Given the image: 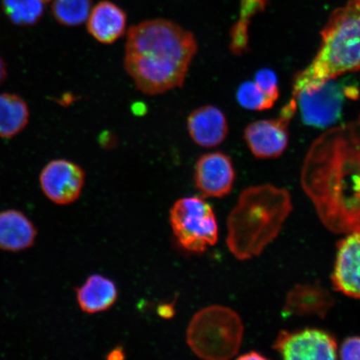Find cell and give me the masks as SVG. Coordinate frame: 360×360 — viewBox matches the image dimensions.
Wrapping results in <instances>:
<instances>
[{"label":"cell","mask_w":360,"mask_h":360,"mask_svg":"<svg viewBox=\"0 0 360 360\" xmlns=\"http://www.w3.org/2000/svg\"><path fill=\"white\" fill-rule=\"evenodd\" d=\"M331 292L319 282L296 283L288 292L282 309L283 316H316L325 319L334 307Z\"/></svg>","instance_id":"4fadbf2b"},{"label":"cell","mask_w":360,"mask_h":360,"mask_svg":"<svg viewBox=\"0 0 360 360\" xmlns=\"http://www.w3.org/2000/svg\"><path fill=\"white\" fill-rule=\"evenodd\" d=\"M273 349L286 360L337 359L335 338L325 330L307 328L297 331L281 330Z\"/></svg>","instance_id":"9c48e42d"},{"label":"cell","mask_w":360,"mask_h":360,"mask_svg":"<svg viewBox=\"0 0 360 360\" xmlns=\"http://www.w3.org/2000/svg\"><path fill=\"white\" fill-rule=\"evenodd\" d=\"M236 98L244 109L254 111L269 110L276 102L264 94L255 81H246L241 84L237 90Z\"/></svg>","instance_id":"7402d4cb"},{"label":"cell","mask_w":360,"mask_h":360,"mask_svg":"<svg viewBox=\"0 0 360 360\" xmlns=\"http://www.w3.org/2000/svg\"><path fill=\"white\" fill-rule=\"evenodd\" d=\"M124 358L123 349L121 348H116L112 349L108 356L109 359H122Z\"/></svg>","instance_id":"83f0119b"},{"label":"cell","mask_w":360,"mask_h":360,"mask_svg":"<svg viewBox=\"0 0 360 360\" xmlns=\"http://www.w3.org/2000/svg\"><path fill=\"white\" fill-rule=\"evenodd\" d=\"M321 35L316 56L295 75L292 94L360 70V0H349L333 12Z\"/></svg>","instance_id":"277c9868"},{"label":"cell","mask_w":360,"mask_h":360,"mask_svg":"<svg viewBox=\"0 0 360 360\" xmlns=\"http://www.w3.org/2000/svg\"><path fill=\"white\" fill-rule=\"evenodd\" d=\"M292 210L286 188L270 184L245 188L228 216L229 250L241 261L257 257L280 235Z\"/></svg>","instance_id":"3957f363"},{"label":"cell","mask_w":360,"mask_h":360,"mask_svg":"<svg viewBox=\"0 0 360 360\" xmlns=\"http://www.w3.org/2000/svg\"><path fill=\"white\" fill-rule=\"evenodd\" d=\"M84 170L66 160L49 162L39 175V184L47 199L58 205L73 204L82 193Z\"/></svg>","instance_id":"30bf717a"},{"label":"cell","mask_w":360,"mask_h":360,"mask_svg":"<svg viewBox=\"0 0 360 360\" xmlns=\"http://www.w3.org/2000/svg\"><path fill=\"white\" fill-rule=\"evenodd\" d=\"M338 354H340L341 359L360 360V337L353 336L345 339Z\"/></svg>","instance_id":"cb8c5ba5"},{"label":"cell","mask_w":360,"mask_h":360,"mask_svg":"<svg viewBox=\"0 0 360 360\" xmlns=\"http://www.w3.org/2000/svg\"><path fill=\"white\" fill-rule=\"evenodd\" d=\"M197 51L195 35L176 22L143 21L128 31L124 69L139 91L157 96L183 86Z\"/></svg>","instance_id":"7a4b0ae2"},{"label":"cell","mask_w":360,"mask_h":360,"mask_svg":"<svg viewBox=\"0 0 360 360\" xmlns=\"http://www.w3.org/2000/svg\"><path fill=\"white\" fill-rule=\"evenodd\" d=\"M266 359V357L263 356L262 354H259V352H256V351H250V352L240 355V356H238V359L241 360H264Z\"/></svg>","instance_id":"484cf974"},{"label":"cell","mask_w":360,"mask_h":360,"mask_svg":"<svg viewBox=\"0 0 360 360\" xmlns=\"http://www.w3.org/2000/svg\"><path fill=\"white\" fill-rule=\"evenodd\" d=\"M7 77V69L6 62L0 56V85H1Z\"/></svg>","instance_id":"4316f807"},{"label":"cell","mask_w":360,"mask_h":360,"mask_svg":"<svg viewBox=\"0 0 360 360\" xmlns=\"http://www.w3.org/2000/svg\"><path fill=\"white\" fill-rule=\"evenodd\" d=\"M79 308L89 314L106 311L118 299L114 281L101 274H92L76 290Z\"/></svg>","instance_id":"e0dca14e"},{"label":"cell","mask_w":360,"mask_h":360,"mask_svg":"<svg viewBox=\"0 0 360 360\" xmlns=\"http://www.w3.org/2000/svg\"><path fill=\"white\" fill-rule=\"evenodd\" d=\"M269 0H241L240 20L231 32V51L235 55L244 53L249 44V27L252 18L264 10Z\"/></svg>","instance_id":"d6986e66"},{"label":"cell","mask_w":360,"mask_h":360,"mask_svg":"<svg viewBox=\"0 0 360 360\" xmlns=\"http://www.w3.org/2000/svg\"><path fill=\"white\" fill-rule=\"evenodd\" d=\"M297 110L296 101L291 98L278 118L255 121L248 125L244 137L252 154L259 159L281 156L289 143V124Z\"/></svg>","instance_id":"ba28073f"},{"label":"cell","mask_w":360,"mask_h":360,"mask_svg":"<svg viewBox=\"0 0 360 360\" xmlns=\"http://www.w3.org/2000/svg\"><path fill=\"white\" fill-rule=\"evenodd\" d=\"M87 21L88 32L94 39L103 44H112L124 35L127 16L115 4L102 1L90 11Z\"/></svg>","instance_id":"2e32d148"},{"label":"cell","mask_w":360,"mask_h":360,"mask_svg":"<svg viewBox=\"0 0 360 360\" xmlns=\"http://www.w3.org/2000/svg\"><path fill=\"white\" fill-rule=\"evenodd\" d=\"M242 319L235 310L211 305L197 312L187 330V344L198 357L228 360L238 354L244 337Z\"/></svg>","instance_id":"5b68a950"},{"label":"cell","mask_w":360,"mask_h":360,"mask_svg":"<svg viewBox=\"0 0 360 360\" xmlns=\"http://www.w3.org/2000/svg\"><path fill=\"white\" fill-rule=\"evenodd\" d=\"M255 83L267 96L277 101L280 96L278 78L274 72L269 69H261L255 75Z\"/></svg>","instance_id":"603a6c76"},{"label":"cell","mask_w":360,"mask_h":360,"mask_svg":"<svg viewBox=\"0 0 360 360\" xmlns=\"http://www.w3.org/2000/svg\"><path fill=\"white\" fill-rule=\"evenodd\" d=\"M42 1H43L44 4H46V3H49V1H51V0H42Z\"/></svg>","instance_id":"f1b7e54d"},{"label":"cell","mask_w":360,"mask_h":360,"mask_svg":"<svg viewBox=\"0 0 360 360\" xmlns=\"http://www.w3.org/2000/svg\"><path fill=\"white\" fill-rule=\"evenodd\" d=\"M26 102L13 94H0V137L12 138L20 133L29 122Z\"/></svg>","instance_id":"ac0fdd59"},{"label":"cell","mask_w":360,"mask_h":360,"mask_svg":"<svg viewBox=\"0 0 360 360\" xmlns=\"http://www.w3.org/2000/svg\"><path fill=\"white\" fill-rule=\"evenodd\" d=\"M169 222L179 244L193 253H202L218 241L217 219L212 206L202 197H184L175 202Z\"/></svg>","instance_id":"8992f818"},{"label":"cell","mask_w":360,"mask_h":360,"mask_svg":"<svg viewBox=\"0 0 360 360\" xmlns=\"http://www.w3.org/2000/svg\"><path fill=\"white\" fill-rule=\"evenodd\" d=\"M236 175L229 156L222 152L209 153L198 159L193 182L202 196L223 198L231 192Z\"/></svg>","instance_id":"8fae6325"},{"label":"cell","mask_w":360,"mask_h":360,"mask_svg":"<svg viewBox=\"0 0 360 360\" xmlns=\"http://www.w3.org/2000/svg\"><path fill=\"white\" fill-rule=\"evenodd\" d=\"M38 231L28 216L18 210L0 212V250L18 253L34 245Z\"/></svg>","instance_id":"9a60e30c"},{"label":"cell","mask_w":360,"mask_h":360,"mask_svg":"<svg viewBox=\"0 0 360 360\" xmlns=\"http://www.w3.org/2000/svg\"><path fill=\"white\" fill-rule=\"evenodd\" d=\"M91 11V0H55L53 3V17L60 25L75 27L88 20Z\"/></svg>","instance_id":"ffe728a7"},{"label":"cell","mask_w":360,"mask_h":360,"mask_svg":"<svg viewBox=\"0 0 360 360\" xmlns=\"http://www.w3.org/2000/svg\"><path fill=\"white\" fill-rule=\"evenodd\" d=\"M348 86L332 79L316 88L303 89L292 94L304 124L319 129L331 127L336 124L342 116Z\"/></svg>","instance_id":"52a82bcc"},{"label":"cell","mask_w":360,"mask_h":360,"mask_svg":"<svg viewBox=\"0 0 360 360\" xmlns=\"http://www.w3.org/2000/svg\"><path fill=\"white\" fill-rule=\"evenodd\" d=\"M300 183L328 231H360V121L328 129L312 143Z\"/></svg>","instance_id":"6da1fadb"},{"label":"cell","mask_w":360,"mask_h":360,"mask_svg":"<svg viewBox=\"0 0 360 360\" xmlns=\"http://www.w3.org/2000/svg\"><path fill=\"white\" fill-rule=\"evenodd\" d=\"M44 4L42 0H3V8L15 25L29 26L35 25L42 17Z\"/></svg>","instance_id":"44dd1931"},{"label":"cell","mask_w":360,"mask_h":360,"mask_svg":"<svg viewBox=\"0 0 360 360\" xmlns=\"http://www.w3.org/2000/svg\"><path fill=\"white\" fill-rule=\"evenodd\" d=\"M331 282L335 291L360 300V231L349 233L338 242Z\"/></svg>","instance_id":"7c38bea8"},{"label":"cell","mask_w":360,"mask_h":360,"mask_svg":"<svg viewBox=\"0 0 360 360\" xmlns=\"http://www.w3.org/2000/svg\"><path fill=\"white\" fill-rule=\"evenodd\" d=\"M174 304H162L158 308V314L160 316L164 319H171L174 315Z\"/></svg>","instance_id":"d4e9b609"},{"label":"cell","mask_w":360,"mask_h":360,"mask_svg":"<svg viewBox=\"0 0 360 360\" xmlns=\"http://www.w3.org/2000/svg\"><path fill=\"white\" fill-rule=\"evenodd\" d=\"M187 129L197 146L214 148L226 139L229 124L222 110L213 105H205L193 110L187 119Z\"/></svg>","instance_id":"5bb4252c"}]
</instances>
